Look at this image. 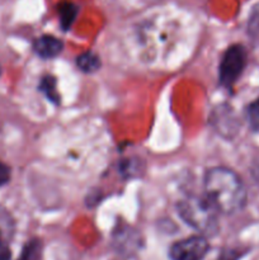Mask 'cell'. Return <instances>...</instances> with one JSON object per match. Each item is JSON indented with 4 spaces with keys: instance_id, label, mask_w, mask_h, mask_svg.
Listing matches in <instances>:
<instances>
[{
    "instance_id": "6da1fadb",
    "label": "cell",
    "mask_w": 259,
    "mask_h": 260,
    "mask_svg": "<svg viewBox=\"0 0 259 260\" xmlns=\"http://www.w3.org/2000/svg\"><path fill=\"white\" fill-rule=\"evenodd\" d=\"M205 196L218 213L235 215L246 205L248 193L243 179L226 167H213L203 178Z\"/></svg>"
},
{
    "instance_id": "7a4b0ae2",
    "label": "cell",
    "mask_w": 259,
    "mask_h": 260,
    "mask_svg": "<svg viewBox=\"0 0 259 260\" xmlns=\"http://www.w3.org/2000/svg\"><path fill=\"white\" fill-rule=\"evenodd\" d=\"M177 212L184 223L205 238L217 235L220 230L218 215L206 196L189 194L177 203Z\"/></svg>"
},
{
    "instance_id": "3957f363",
    "label": "cell",
    "mask_w": 259,
    "mask_h": 260,
    "mask_svg": "<svg viewBox=\"0 0 259 260\" xmlns=\"http://www.w3.org/2000/svg\"><path fill=\"white\" fill-rule=\"evenodd\" d=\"M246 60L248 55L243 45L235 43L226 48L218 65V81L223 88L233 89L245 69Z\"/></svg>"
},
{
    "instance_id": "277c9868",
    "label": "cell",
    "mask_w": 259,
    "mask_h": 260,
    "mask_svg": "<svg viewBox=\"0 0 259 260\" xmlns=\"http://www.w3.org/2000/svg\"><path fill=\"white\" fill-rule=\"evenodd\" d=\"M208 251V239L202 235H192L175 241L169 248V258L170 260H205Z\"/></svg>"
},
{
    "instance_id": "5b68a950",
    "label": "cell",
    "mask_w": 259,
    "mask_h": 260,
    "mask_svg": "<svg viewBox=\"0 0 259 260\" xmlns=\"http://www.w3.org/2000/svg\"><path fill=\"white\" fill-rule=\"evenodd\" d=\"M112 243L117 253L124 256L134 255L142 246L141 235L139 231L127 225H118V228L113 231Z\"/></svg>"
},
{
    "instance_id": "8992f818",
    "label": "cell",
    "mask_w": 259,
    "mask_h": 260,
    "mask_svg": "<svg viewBox=\"0 0 259 260\" xmlns=\"http://www.w3.org/2000/svg\"><path fill=\"white\" fill-rule=\"evenodd\" d=\"M211 122L213 127L223 136H233L238 129V122L234 116L233 109L226 106H220L217 109H213Z\"/></svg>"
},
{
    "instance_id": "52a82bcc",
    "label": "cell",
    "mask_w": 259,
    "mask_h": 260,
    "mask_svg": "<svg viewBox=\"0 0 259 260\" xmlns=\"http://www.w3.org/2000/svg\"><path fill=\"white\" fill-rule=\"evenodd\" d=\"M33 50L41 58L50 60L62 52L63 42L52 35H43L36 38L33 42Z\"/></svg>"
},
{
    "instance_id": "ba28073f",
    "label": "cell",
    "mask_w": 259,
    "mask_h": 260,
    "mask_svg": "<svg viewBox=\"0 0 259 260\" xmlns=\"http://www.w3.org/2000/svg\"><path fill=\"white\" fill-rule=\"evenodd\" d=\"M38 90L45 94L46 98L53 104H60L61 96L57 90V79L51 74H46L40 79Z\"/></svg>"
},
{
    "instance_id": "9c48e42d",
    "label": "cell",
    "mask_w": 259,
    "mask_h": 260,
    "mask_svg": "<svg viewBox=\"0 0 259 260\" xmlns=\"http://www.w3.org/2000/svg\"><path fill=\"white\" fill-rule=\"evenodd\" d=\"M76 66L85 74L96 73L102 68L101 57L93 51H85L76 57Z\"/></svg>"
},
{
    "instance_id": "30bf717a",
    "label": "cell",
    "mask_w": 259,
    "mask_h": 260,
    "mask_svg": "<svg viewBox=\"0 0 259 260\" xmlns=\"http://www.w3.org/2000/svg\"><path fill=\"white\" fill-rule=\"evenodd\" d=\"M15 221L12 213L5 207L0 206V241L9 243L10 239L14 235Z\"/></svg>"
},
{
    "instance_id": "8fae6325",
    "label": "cell",
    "mask_w": 259,
    "mask_h": 260,
    "mask_svg": "<svg viewBox=\"0 0 259 260\" xmlns=\"http://www.w3.org/2000/svg\"><path fill=\"white\" fill-rule=\"evenodd\" d=\"M42 241L37 238H33L24 244L18 260H42Z\"/></svg>"
},
{
    "instance_id": "7c38bea8",
    "label": "cell",
    "mask_w": 259,
    "mask_h": 260,
    "mask_svg": "<svg viewBox=\"0 0 259 260\" xmlns=\"http://www.w3.org/2000/svg\"><path fill=\"white\" fill-rule=\"evenodd\" d=\"M79 8L73 3H63L58 7V15H60V25L62 30H69L75 22L78 15Z\"/></svg>"
},
{
    "instance_id": "4fadbf2b",
    "label": "cell",
    "mask_w": 259,
    "mask_h": 260,
    "mask_svg": "<svg viewBox=\"0 0 259 260\" xmlns=\"http://www.w3.org/2000/svg\"><path fill=\"white\" fill-rule=\"evenodd\" d=\"M246 118L254 131H259V99L251 102L246 108Z\"/></svg>"
},
{
    "instance_id": "5bb4252c",
    "label": "cell",
    "mask_w": 259,
    "mask_h": 260,
    "mask_svg": "<svg viewBox=\"0 0 259 260\" xmlns=\"http://www.w3.org/2000/svg\"><path fill=\"white\" fill-rule=\"evenodd\" d=\"M249 32L254 37H259V7L255 8L249 22Z\"/></svg>"
},
{
    "instance_id": "9a60e30c",
    "label": "cell",
    "mask_w": 259,
    "mask_h": 260,
    "mask_svg": "<svg viewBox=\"0 0 259 260\" xmlns=\"http://www.w3.org/2000/svg\"><path fill=\"white\" fill-rule=\"evenodd\" d=\"M12 177V172H10V168L7 164L0 161V187L8 184Z\"/></svg>"
},
{
    "instance_id": "2e32d148",
    "label": "cell",
    "mask_w": 259,
    "mask_h": 260,
    "mask_svg": "<svg viewBox=\"0 0 259 260\" xmlns=\"http://www.w3.org/2000/svg\"><path fill=\"white\" fill-rule=\"evenodd\" d=\"M10 259H12V250L9 248V244L5 241H0V260Z\"/></svg>"
},
{
    "instance_id": "e0dca14e",
    "label": "cell",
    "mask_w": 259,
    "mask_h": 260,
    "mask_svg": "<svg viewBox=\"0 0 259 260\" xmlns=\"http://www.w3.org/2000/svg\"><path fill=\"white\" fill-rule=\"evenodd\" d=\"M240 258V253L235 250H229V251H223L222 254L220 255V259L218 260H238Z\"/></svg>"
},
{
    "instance_id": "ac0fdd59",
    "label": "cell",
    "mask_w": 259,
    "mask_h": 260,
    "mask_svg": "<svg viewBox=\"0 0 259 260\" xmlns=\"http://www.w3.org/2000/svg\"><path fill=\"white\" fill-rule=\"evenodd\" d=\"M0 74H2V70H0Z\"/></svg>"
}]
</instances>
